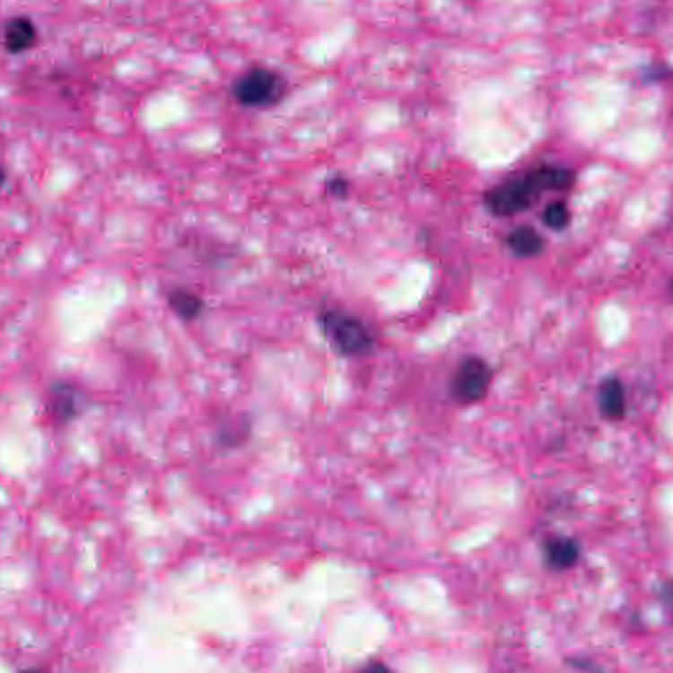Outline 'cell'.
<instances>
[{
    "label": "cell",
    "mask_w": 673,
    "mask_h": 673,
    "mask_svg": "<svg viewBox=\"0 0 673 673\" xmlns=\"http://www.w3.org/2000/svg\"><path fill=\"white\" fill-rule=\"evenodd\" d=\"M319 330L335 352L349 358L371 354L375 336L363 319L339 308H327L319 313Z\"/></svg>",
    "instance_id": "6da1fadb"
},
{
    "label": "cell",
    "mask_w": 673,
    "mask_h": 673,
    "mask_svg": "<svg viewBox=\"0 0 673 673\" xmlns=\"http://www.w3.org/2000/svg\"><path fill=\"white\" fill-rule=\"evenodd\" d=\"M287 94L284 76L265 66L250 67L232 84V95L248 109H271L282 103Z\"/></svg>",
    "instance_id": "7a4b0ae2"
},
{
    "label": "cell",
    "mask_w": 673,
    "mask_h": 673,
    "mask_svg": "<svg viewBox=\"0 0 673 673\" xmlns=\"http://www.w3.org/2000/svg\"><path fill=\"white\" fill-rule=\"evenodd\" d=\"M542 194L528 178L508 179L500 185L486 189L483 195V205L492 216L513 217L529 211L539 199Z\"/></svg>",
    "instance_id": "3957f363"
},
{
    "label": "cell",
    "mask_w": 673,
    "mask_h": 673,
    "mask_svg": "<svg viewBox=\"0 0 673 673\" xmlns=\"http://www.w3.org/2000/svg\"><path fill=\"white\" fill-rule=\"evenodd\" d=\"M494 380V371L485 358L468 355L458 364L450 380V393L460 406H474L485 400Z\"/></svg>",
    "instance_id": "277c9868"
},
{
    "label": "cell",
    "mask_w": 673,
    "mask_h": 673,
    "mask_svg": "<svg viewBox=\"0 0 673 673\" xmlns=\"http://www.w3.org/2000/svg\"><path fill=\"white\" fill-rule=\"evenodd\" d=\"M598 406L602 417L617 423L627 413V393L624 381L618 376H607L598 389Z\"/></svg>",
    "instance_id": "5b68a950"
},
{
    "label": "cell",
    "mask_w": 673,
    "mask_h": 673,
    "mask_svg": "<svg viewBox=\"0 0 673 673\" xmlns=\"http://www.w3.org/2000/svg\"><path fill=\"white\" fill-rule=\"evenodd\" d=\"M525 177L531 185L543 192L568 191L575 186L578 175L573 170L555 165H541L529 170Z\"/></svg>",
    "instance_id": "8992f818"
},
{
    "label": "cell",
    "mask_w": 673,
    "mask_h": 673,
    "mask_svg": "<svg viewBox=\"0 0 673 673\" xmlns=\"http://www.w3.org/2000/svg\"><path fill=\"white\" fill-rule=\"evenodd\" d=\"M543 558L548 568L565 571L572 568L580 558V545L571 537L556 536L548 538L543 546Z\"/></svg>",
    "instance_id": "52a82bcc"
},
{
    "label": "cell",
    "mask_w": 673,
    "mask_h": 673,
    "mask_svg": "<svg viewBox=\"0 0 673 673\" xmlns=\"http://www.w3.org/2000/svg\"><path fill=\"white\" fill-rule=\"evenodd\" d=\"M506 246L517 258H534L541 256L546 249L545 240L537 229L530 225H520L508 234Z\"/></svg>",
    "instance_id": "ba28073f"
},
{
    "label": "cell",
    "mask_w": 673,
    "mask_h": 673,
    "mask_svg": "<svg viewBox=\"0 0 673 673\" xmlns=\"http://www.w3.org/2000/svg\"><path fill=\"white\" fill-rule=\"evenodd\" d=\"M38 30L32 20L25 16L11 19L4 28L5 49L13 55L25 52L35 45Z\"/></svg>",
    "instance_id": "9c48e42d"
},
{
    "label": "cell",
    "mask_w": 673,
    "mask_h": 673,
    "mask_svg": "<svg viewBox=\"0 0 673 673\" xmlns=\"http://www.w3.org/2000/svg\"><path fill=\"white\" fill-rule=\"evenodd\" d=\"M168 302L172 313L186 322L195 321L205 308V300L186 288L172 290L169 293Z\"/></svg>",
    "instance_id": "30bf717a"
},
{
    "label": "cell",
    "mask_w": 673,
    "mask_h": 673,
    "mask_svg": "<svg viewBox=\"0 0 673 673\" xmlns=\"http://www.w3.org/2000/svg\"><path fill=\"white\" fill-rule=\"evenodd\" d=\"M542 222L551 231L562 232L567 229L571 223V212L567 203L563 200L550 203L543 211Z\"/></svg>",
    "instance_id": "8fae6325"
},
{
    "label": "cell",
    "mask_w": 673,
    "mask_h": 673,
    "mask_svg": "<svg viewBox=\"0 0 673 673\" xmlns=\"http://www.w3.org/2000/svg\"><path fill=\"white\" fill-rule=\"evenodd\" d=\"M327 192H329L333 197L336 199H344L347 194H349L350 183L346 178L342 175H335V177L328 179L327 185H325Z\"/></svg>",
    "instance_id": "7c38bea8"
},
{
    "label": "cell",
    "mask_w": 673,
    "mask_h": 673,
    "mask_svg": "<svg viewBox=\"0 0 673 673\" xmlns=\"http://www.w3.org/2000/svg\"><path fill=\"white\" fill-rule=\"evenodd\" d=\"M363 673H393L391 669H387L384 664L381 663H372L370 664L369 667H367L366 669H364Z\"/></svg>",
    "instance_id": "4fadbf2b"
},
{
    "label": "cell",
    "mask_w": 673,
    "mask_h": 673,
    "mask_svg": "<svg viewBox=\"0 0 673 673\" xmlns=\"http://www.w3.org/2000/svg\"><path fill=\"white\" fill-rule=\"evenodd\" d=\"M5 182V172L4 170L0 168V188H2L3 183Z\"/></svg>",
    "instance_id": "5bb4252c"
},
{
    "label": "cell",
    "mask_w": 673,
    "mask_h": 673,
    "mask_svg": "<svg viewBox=\"0 0 673 673\" xmlns=\"http://www.w3.org/2000/svg\"><path fill=\"white\" fill-rule=\"evenodd\" d=\"M22 673H38V672H35V671H24V672H22Z\"/></svg>",
    "instance_id": "9a60e30c"
}]
</instances>
